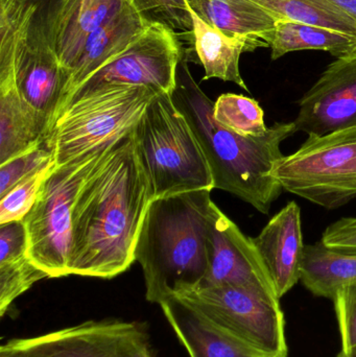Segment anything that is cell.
<instances>
[{
  "label": "cell",
  "mask_w": 356,
  "mask_h": 357,
  "mask_svg": "<svg viewBox=\"0 0 356 357\" xmlns=\"http://www.w3.org/2000/svg\"><path fill=\"white\" fill-rule=\"evenodd\" d=\"M154 199L133 132L116 142L82 183L72 207L70 275L111 279L135 261Z\"/></svg>",
  "instance_id": "obj_1"
},
{
  "label": "cell",
  "mask_w": 356,
  "mask_h": 357,
  "mask_svg": "<svg viewBox=\"0 0 356 357\" xmlns=\"http://www.w3.org/2000/svg\"><path fill=\"white\" fill-rule=\"evenodd\" d=\"M177 108L186 117L200 142L215 181V188L227 191L269 214L284 188L272 169L284 157L281 144L296 133L292 123H275L263 135L244 137L222 127L213 117L215 102L194 82L183 61L178 69L173 93Z\"/></svg>",
  "instance_id": "obj_2"
},
{
  "label": "cell",
  "mask_w": 356,
  "mask_h": 357,
  "mask_svg": "<svg viewBox=\"0 0 356 357\" xmlns=\"http://www.w3.org/2000/svg\"><path fill=\"white\" fill-rule=\"evenodd\" d=\"M211 191H187L150 202L135 249L150 303L161 304L204 280L215 204Z\"/></svg>",
  "instance_id": "obj_3"
},
{
  "label": "cell",
  "mask_w": 356,
  "mask_h": 357,
  "mask_svg": "<svg viewBox=\"0 0 356 357\" xmlns=\"http://www.w3.org/2000/svg\"><path fill=\"white\" fill-rule=\"evenodd\" d=\"M171 96L157 94L133 130L154 199L215 189L212 173L200 142Z\"/></svg>",
  "instance_id": "obj_4"
},
{
  "label": "cell",
  "mask_w": 356,
  "mask_h": 357,
  "mask_svg": "<svg viewBox=\"0 0 356 357\" xmlns=\"http://www.w3.org/2000/svg\"><path fill=\"white\" fill-rule=\"evenodd\" d=\"M157 94L148 87L108 86L69 102L46 138L54 165L110 148L129 135Z\"/></svg>",
  "instance_id": "obj_5"
},
{
  "label": "cell",
  "mask_w": 356,
  "mask_h": 357,
  "mask_svg": "<svg viewBox=\"0 0 356 357\" xmlns=\"http://www.w3.org/2000/svg\"><path fill=\"white\" fill-rule=\"evenodd\" d=\"M113 146L54 165L33 207L23 218L29 236L27 257L48 278L70 275L73 203L83 181Z\"/></svg>",
  "instance_id": "obj_6"
},
{
  "label": "cell",
  "mask_w": 356,
  "mask_h": 357,
  "mask_svg": "<svg viewBox=\"0 0 356 357\" xmlns=\"http://www.w3.org/2000/svg\"><path fill=\"white\" fill-rule=\"evenodd\" d=\"M219 335L254 357H286L280 303L236 287H198L176 296Z\"/></svg>",
  "instance_id": "obj_7"
},
{
  "label": "cell",
  "mask_w": 356,
  "mask_h": 357,
  "mask_svg": "<svg viewBox=\"0 0 356 357\" xmlns=\"http://www.w3.org/2000/svg\"><path fill=\"white\" fill-rule=\"evenodd\" d=\"M271 177L326 209L347 205L356 197V127L309 136L297 152L276 161Z\"/></svg>",
  "instance_id": "obj_8"
},
{
  "label": "cell",
  "mask_w": 356,
  "mask_h": 357,
  "mask_svg": "<svg viewBox=\"0 0 356 357\" xmlns=\"http://www.w3.org/2000/svg\"><path fill=\"white\" fill-rule=\"evenodd\" d=\"M181 61V45L176 31L164 23L150 21L123 52L90 75L67 98L61 110L72 100L108 86H137L173 94Z\"/></svg>",
  "instance_id": "obj_9"
},
{
  "label": "cell",
  "mask_w": 356,
  "mask_h": 357,
  "mask_svg": "<svg viewBox=\"0 0 356 357\" xmlns=\"http://www.w3.org/2000/svg\"><path fill=\"white\" fill-rule=\"evenodd\" d=\"M8 342L26 357H156L148 327L134 321H87Z\"/></svg>",
  "instance_id": "obj_10"
},
{
  "label": "cell",
  "mask_w": 356,
  "mask_h": 357,
  "mask_svg": "<svg viewBox=\"0 0 356 357\" xmlns=\"http://www.w3.org/2000/svg\"><path fill=\"white\" fill-rule=\"evenodd\" d=\"M236 287L280 303L253 238L213 205L208 237V270L199 287ZM198 289V287H196Z\"/></svg>",
  "instance_id": "obj_11"
},
{
  "label": "cell",
  "mask_w": 356,
  "mask_h": 357,
  "mask_svg": "<svg viewBox=\"0 0 356 357\" xmlns=\"http://www.w3.org/2000/svg\"><path fill=\"white\" fill-rule=\"evenodd\" d=\"M294 123L307 136L356 127V52L328 65L299 100Z\"/></svg>",
  "instance_id": "obj_12"
},
{
  "label": "cell",
  "mask_w": 356,
  "mask_h": 357,
  "mask_svg": "<svg viewBox=\"0 0 356 357\" xmlns=\"http://www.w3.org/2000/svg\"><path fill=\"white\" fill-rule=\"evenodd\" d=\"M14 63L19 94L45 115L52 127L60 110L66 79L58 52L37 15L17 43Z\"/></svg>",
  "instance_id": "obj_13"
},
{
  "label": "cell",
  "mask_w": 356,
  "mask_h": 357,
  "mask_svg": "<svg viewBox=\"0 0 356 357\" xmlns=\"http://www.w3.org/2000/svg\"><path fill=\"white\" fill-rule=\"evenodd\" d=\"M253 241L281 299L301 279L305 245L296 202L286 204Z\"/></svg>",
  "instance_id": "obj_14"
},
{
  "label": "cell",
  "mask_w": 356,
  "mask_h": 357,
  "mask_svg": "<svg viewBox=\"0 0 356 357\" xmlns=\"http://www.w3.org/2000/svg\"><path fill=\"white\" fill-rule=\"evenodd\" d=\"M150 21L133 0H127L112 20L91 33L67 75L60 110L67 98L90 75L123 52L144 33Z\"/></svg>",
  "instance_id": "obj_15"
},
{
  "label": "cell",
  "mask_w": 356,
  "mask_h": 357,
  "mask_svg": "<svg viewBox=\"0 0 356 357\" xmlns=\"http://www.w3.org/2000/svg\"><path fill=\"white\" fill-rule=\"evenodd\" d=\"M192 35L199 59L205 69L204 79L231 82L249 92L240 70V56L259 47H270L258 38L231 37L203 20L192 8Z\"/></svg>",
  "instance_id": "obj_16"
},
{
  "label": "cell",
  "mask_w": 356,
  "mask_h": 357,
  "mask_svg": "<svg viewBox=\"0 0 356 357\" xmlns=\"http://www.w3.org/2000/svg\"><path fill=\"white\" fill-rule=\"evenodd\" d=\"M49 128L47 117L21 98L16 84H0V165L43 142Z\"/></svg>",
  "instance_id": "obj_17"
},
{
  "label": "cell",
  "mask_w": 356,
  "mask_h": 357,
  "mask_svg": "<svg viewBox=\"0 0 356 357\" xmlns=\"http://www.w3.org/2000/svg\"><path fill=\"white\" fill-rule=\"evenodd\" d=\"M211 26L231 37L258 38L271 46L277 17L252 0H188Z\"/></svg>",
  "instance_id": "obj_18"
},
{
  "label": "cell",
  "mask_w": 356,
  "mask_h": 357,
  "mask_svg": "<svg viewBox=\"0 0 356 357\" xmlns=\"http://www.w3.org/2000/svg\"><path fill=\"white\" fill-rule=\"evenodd\" d=\"M159 305L190 357H254L219 335L177 298Z\"/></svg>",
  "instance_id": "obj_19"
},
{
  "label": "cell",
  "mask_w": 356,
  "mask_h": 357,
  "mask_svg": "<svg viewBox=\"0 0 356 357\" xmlns=\"http://www.w3.org/2000/svg\"><path fill=\"white\" fill-rule=\"evenodd\" d=\"M300 280L314 295L334 300L339 289L356 283V252L330 249L321 241L305 245Z\"/></svg>",
  "instance_id": "obj_20"
},
{
  "label": "cell",
  "mask_w": 356,
  "mask_h": 357,
  "mask_svg": "<svg viewBox=\"0 0 356 357\" xmlns=\"http://www.w3.org/2000/svg\"><path fill=\"white\" fill-rule=\"evenodd\" d=\"M270 47L272 60H277L288 52L309 50H323L338 59L356 52V37L318 25L279 20L276 23Z\"/></svg>",
  "instance_id": "obj_21"
},
{
  "label": "cell",
  "mask_w": 356,
  "mask_h": 357,
  "mask_svg": "<svg viewBox=\"0 0 356 357\" xmlns=\"http://www.w3.org/2000/svg\"><path fill=\"white\" fill-rule=\"evenodd\" d=\"M279 20L318 25L356 37V23L330 0H252Z\"/></svg>",
  "instance_id": "obj_22"
},
{
  "label": "cell",
  "mask_w": 356,
  "mask_h": 357,
  "mask_svg": "<svg viewBox=\"0 0 356 357\" xmlns=\"http://www.w3.org/2000/svg\"><path fill=\"white\" fill-rule=\"evenodd\" d=\"M125 1L127 0H94L93 3L65 33L56 50L64 69L65 79H67V75L72 68L89 36L112 20L121 12Z\"/></svg>",
  "instance_id": "obj_23"
},
{
  "label": "cell",
  "mask_w": 356,
  "mask_h": 357,
  "mask_svg": "<svg viewBox=\"0 0 356 357\" xmlns=\"http://www.w3.org/2000/svg\"><path fill=\"white\" fill-rule=\"evenodd\" d=\"M213 117L222 127L244 137L263 135L269 129L259 102L242 94L219 96L213 104Z\"/></svg>",
  "instance_id": "obj_24"
},
{
  "label": "cell",
  "mask_w": 356,
  "mask_h": 357,
  "mask_svg": "<svg viewBox=\"0 0 356 357\" xmlns=\"http://www.w3.org/2000/svg\"><path fill=\"white\" fill-rule=\"evenodd\" d=\"M44 278L48 275L27 256L0 264V317L4 316L14 300Z\"/></svg>",
  "instance_id": "obj_25"
},
{
  "label": "cell",
  "mask_w": 356,
  "mask_h": 357,
  "mask_svg": "<svg viewBox=\"0 0 356 357\" xmlns=\"http://www.w3.org/2000/svg\"><path fill=\"white\" fill-rule=\"evenodd\" d=\"M54 163V153L47 139L24 154L0 165V197L36 172Z\"/></svg>",
  "instance_id": "obj_26"
},
{
  "label": "cell",
  "mask_w": 356,
  "mask_h": 357,
  "mask_svg": "<svg viewBox=\"0 0 356 357\" xmlns=\"http://www.w3.org/2000/svg\"><path fill=\"white\" fill-rule=\"evenodd\" d=\"M54 165L52 163L36 172L0 197V225L23 220L33 207L40 188Z\"/></svg>",
  "instance_id": "obj_27"
},
{
  "label": "cell",
  "mask_w": 356,
  "mask_h": 357,
  "mask_svg": "<svg viewBox=\"0 0 356 357\" xmlns=\"http://www.w3.org/2000/svg\"><path fill=\"white\" fill-rule=\"evenodd\" d=\"M152 21L164 23L173 31L192 33V8L188 0H133Z\"/></svg>",
  "instance_id": "obj_28"
},
{
  "label": "cell",
  "mask_w": 356,
  "mask_h": 357,
  "mask_svg": "<svg viewBox=\"0 0 356 357\" xmlns=\"http://www.w3.org/2000/svg\"><path fill=\"white\" fill-rule=\"evenodd\" d=\"M94 0H61L56 8L43 19H39L54 47H58L65 33L77 22Z\"/></svg>",
  "instance_id": "obj_29"
},
{
  "label": "cell",
  "mask_w": 356,
  "mask_h": 357,
  "mask_svg": "<svg viewBox=\"0 0 356 357\" xmlns=\"http://www.w3.org/2000/svg\"><path fill=\"white\" fill-rule=\"evenodd\" d=\"M332 301L340 327L342 350L347 351L356 346V283L339 289Z\"/></svg>",
  "instance_id": "obj_30"
},
{
  "label": "cell",
  "mask_w": 356,
  "mask_h": 357,
  "mask_svg": "<svg viewBox=\"0 0 356 357\" xmlns=\"http://www.w3.org/2000/svg\"><path fill=\"white\" fill-rule=\"evenodd\" d=\"M29 236L23 220L0 225V264L27 256Z\"/></svg>",
  "instance_id": "obj_31"
},
{
  "label": "cell",
  "mask_w": 356,
  "mask_h": 357,
  "mask_svg": "<svg viewBox=\"0 0 356 357\" xmlns=\"http://www.w3.org/2000/svg\"><path fill=\"white\" fill-rule=\"evenodd\" d=\"M321 241L330 249L356 252V218H343L332 222L322 234Z\"/></svg>",
  "instance_id": "obj_32"
},
{
  "label": "cell",
  "mask_w": 356,
  "mask_h": 357,
  "mask_svg": "<svg viewBox=\"0 0 356 357\" xmlns=\"http://www.w3.org/2000/svg\"><path fill=\"white\" fill-rule=\"evenodd\" d=\"M33 2L35 6H37L38 13L37 16L40 19H43L44 17L47 16L54 8L56 4L61 1V0H29Z\"/></svg>",
  "instance_id": "obj_33"
},
{
  "label": "cell",
  "mask_w": 356,
  "mask_h": 357,
  "mask_svg": "<svg viewBox=\"0 0 356 357\" xmlns=\"http://www.w3.org/2000/svg\"><path fill=\"white\" fill-rule=\"evenodd\" d=\"M330 1L344 10L356 23V0H330Z\"/></svg>",
  "instance_id": "obj_34"
},
{
  "label": "cell",
  "mask_w": 356,
  "mask_h": 357,
  "mask_svg": "<svg viewBox=\"0 0 356 357\" xmlns=\"http://www.w3.org/2000/svg\"><path fill=\"white\" fill-rule=\"evenodd\" d=\"M0 357H26L23 356L20 351L15 349L8 342L4 343L3 345L0 347Z\"/></svg>",
  "instance_id": "obj_35"
},
{
  "label": "cell",
  "mask_w": 356,
  "mask_h": 357,
  "mask_svg": "<svg viewBox=\"0 0 356 357\" xmlns=\"http://www.w3.org/2000/svg\"><path fill=\"white\" fill-rule=\"evenodd\" d=\"M338 357H356V346L351 348V349L347 350V351H341Z\"/></svg>",
  "instance_id": "obj_36"
}]
</instances>
